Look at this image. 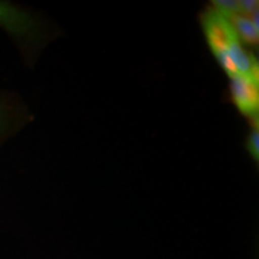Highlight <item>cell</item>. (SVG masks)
<instances>
[{
    "mask_svg": "<svg viewBox=\"0 0 259 259\" xmlns=\"http://www.w3.org/2000/svg\"><path fill=\"white\" fill-rule=\"evenodd\" d=\"M210 51L229 78L236 76L259 79L255 57L242 46L232 22L213 8H208L200 17Z\"/></svg>",
    "mask_w": 259,
    "mask_h": 259,
    "instance_id": "6da1fadb",
    "label": "cell"
},
{
    "mask_svg": "<svg viewBox=\"0 0 259 259\" xmlns=\"http://www.w3.org/2000/svg\"><path fill=\"white\" fill-rule=\"evenodd\" d=\"M0 25L10 34L23 40H35L40 29L34 16L5 2H0Z\"/></svg>",
    "mask_w": 259,
    "mask_h": 259,
    "instance_id": "7a4b0ae2",
    "label": "cell"
},
{
    "mask_svg": "<svg viewBox=\"0 0 259 259\" xmlns=\"http://www.w3.org/2000/svg\"><path fill=\"white\" fill-rule=\"evenodd\" d=\"M232 101L238 111L252 121L259 114V79L236 76L231 78Z\"/></svg>",
    "mask_w": 259,
    "mask_h": 259,
    "instance_id": "3957f363",
    "label": "cell"
},
{
    "mask_svg": "<svg viewBox=\"0 0 259 259\" xmlns=\"http://www.w3.org/2000/svg\"><path fill=\"white\" fill-rule=\"evenodd\" d=\"M228 19L232 22L240 41L251 46H257L259 42V28L253 24L250 16L239 14Z\"/></svg>",
    "mask_w": 259,
    "mask_h": 259,
    "instance_id": "277c9868",
    "label": "cell"
},
{
    "mask_svg": "<svg viewBox=\"0 0 259 259\" xmlns=\"http://www.w3.org/2000/svg\"><path fill=\"white\" fill-rule=\"evenodd\" d=\"M212 8L227 18L241 14L239 2H235V0H216V2H212Z\"/></svg>",
    "mask_w": 259,
    "mask_h": 259,
    "instance_id": "5b68a950",
    "label": "cell"
},
{
    "mask_svg": "<svg viewBox=\"0 0 259 259\" xmlns=\"http://www.w3.org/2000/svg\"><path fill=\"white\" fill-rule=\"evenodd\" d=\"M253 125H252V128L248 134L247 142H246V148H247L248 153L252 156V158L255 162L259 160V126H258V119L257 120H253Z\"/></svg>",
    "mask_w": 259,
    "mask_h": 259,
    "instance_id": "8992f818",
    "label": "cell"
},
{
    "mask_svg": "<svg viewBox=\"0 0 259 259\" xmlns=\"http://www.w3.org/2000/svg\"><path fill=\"white\" fill-rule=\"evenodd\" d=\"M258 2H253V0H241L239 2V5H240L241 14L246 16H251L252 14L258 11Z\"/></svg>",
    "mask_w": 259,
    "mask_h": 259,
    "instance_id": "52a82bcc",
    "label": "cell"
},
{
    "mask_svg": "<svg viewBox=\"0 0 259 259\" xmlns=\"http://www.w3.org/2000/svg\"><path fill=\"white\" fill-rule=\"evenodd\" d=\"M6 120H8V114H6V108L4 105L0 103V132L3 131V128L5 127Z\"/></svg>",
    "mask_w": 259,
    "mask_h": 259,
    "instance_id": "ba28073f",
    "label": "cell"
}]
</instances>
